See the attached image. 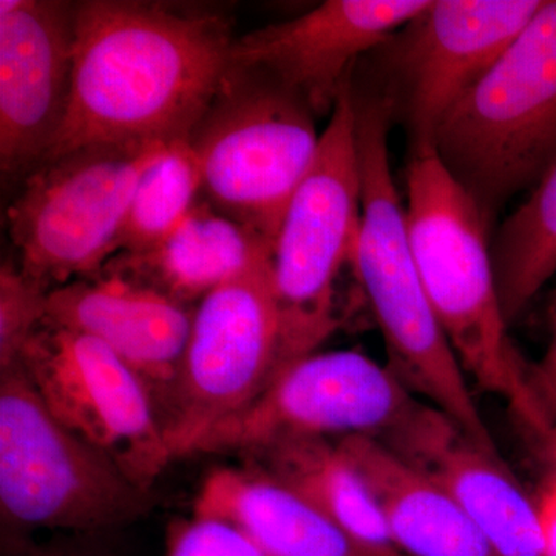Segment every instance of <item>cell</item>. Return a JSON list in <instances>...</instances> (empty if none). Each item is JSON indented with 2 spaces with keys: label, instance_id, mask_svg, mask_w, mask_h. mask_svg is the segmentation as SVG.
<instances>
[{
  "label": "cell",
  "instance_id": "cell-1",
  "mask_svg": "<svg viewBox=\"0 0 556 556\" xmlns=\"http://www.w3.org/2000/svg\"><path fill=\"white\" fill-rule=\"evenodd\" d=\"M233 40L230 21L215 11L78 2L72 108L43 161L94 142L186 141L229 67Z\"/></svg>",
  "mask_w": 556,
  "mask_h": 556
},
{
  "label": "cell",
  "instance_id": "cell-2",
  "mask_svg": "<svg viewBox=\"0 0 556 556\" xmlns=\"http://www.w3.org/2000/svg\"><path fill=\"white\" fill-rule=\"evenodd\" d=\"M350 93L362 182L361 232L351 266L382 332L388 367L471 441L497 450L416 266L405 206L391 175L390 109L361 79H351Z\"/></svg>",
  "mask_w": 556,
  "mask_h": 556
},
{
  "label": "cell",
  "instance_id": "cell-3",
  "mask_svg": "<svg viewBox=\"0 0 556 556\" xmlns=\"http://www.w3.org/2000/svg\"><path fill=\"white\" fill-rule=\"evenodd\" d=\"M405 215L424 288L460 368L540 437L547 426L530 391V364L508 336L492 226L431 149L409 153Z\"/></svg>",
  "mask_w": 556,
  "mask_h": 556
},
{
  "label": "cell",
  "instance_id": "cell-4",
  "mask_svg": "<svg viewBox=\"0 0 556 556\" xmlns=\"http://www.w3.org/2000/svg\"><path fill=\"white\" fill-rule=\"evenodd\" d=\"M431 150L489 225L556 161V0L543 7L434 134Z\"/></svg>",
  "mask_w": 556,
  "mask_h": 556
},
{
  "label": "cell",
  "instance_id": "cell-5",
  "mask_svg": "<svg viewBox=\"0 0 556 556\" xmlns=\"http://www.w3.org/2000/svg\"><path fill=\"white\" fill-rule=\"evenodd\" d=\"M316 118L268 70L230 61L186 139L199 163L201 199L274 248L289 201L316 160Z\"/></svg>",
  "mask_w": 556,
  "mask_h": 556
},
{
  "label": "cell",
  "instance_id": "cell-6",
  "mask_svg": "<svg viewBox=\"0 0 556 556\" xmlns=\"http://www.w3.org/2000/svg\"><path fill=\"white\" fill-rule=\"evenodd\" d=\"M150 492L62 426L20 364L0 369V510L11 544L31 530L94 535L141 518Z\"/></svg>",
  "mask_w": 556,
  "mask_h": 556
},
{
  "label": "cell",
  "instance_id": "cell-7",
  "mask_svg": "<svg viewBox=\"0 0 556 556\" xmlns=\"http://www.w3.org/2000/svg\"><path fill=\"white\" fill-rule=\"evenodd\" d=\"M169 146L94 142L43 161L7 211L20 268L50 292L100 274L119 254L139 179Z\"/></svg>",
  "mask_w": 556,
  "mask_h": 556
},
{
  "label": "cell",
  "instance_id": "cell-8",
  "mask_svg": "<svg viewBox=\"0 0 556 556\" xmlns=\"http://www.w3.org/2000/svg\"><path fill=\"white\" fill-rule=\"evenodd\" d=\"M350 86L320 134L316 160L289 201L274 243L270 283L280 320L278 371L316 353L339 325L336 285L343 266L353 263L362 223Z\"/></svg>",
  "mask_w": 556,
  "mask_h": 556
},
{
  "label": "cell",
  "instance_id": "cell-9",
  "mask_svg": "<svg viewBox=\"0 0 556 556\" xmlns=\"http://www.w3.org/2000/svg\"><path fill=\"white\" fill-rule=\"evenodd\" d=\"M427 405L367 354L316 351L280 369L251 404L212 427L192 455L249 457L281 442L351 437L390 447Z\"/></svg>",
  "mask_w": 556,
  "mask_h": 556
},
{
  "label": "cell",
  "instance_id": "cell-10",
  "mask_svg": "<svg viewBox=\"0 0 556 556\" xmlns=\"http://www.w3.org/2000/svg\"><path fill=\"white\" fill-rule=\"evenodd\" d=\"M544 0H430L367 54L371 75L362 78L404 127L409 153L431 149L434 134L457 102L473 89L518 38Z\"/></svg>",
  "mask_w": 556,
  "mask_h": 556
},
{
  "label": "cell",
  "instance_id": "cell-11",
  "mask_svg": "<svg viewBox=\"0 0 556 556\" xmlns=\"http://www.w3.org/2000/svg\"><path fill=\"white\" fill-rule=\"evenodd\" d=\"M280 368L270 260L201 300L169 401L160 415L172 460L265 391Z\"/></svg>",
  "mask_w": 556,
  "mask_h": 556
},
{
  "label": "cell",
  "instance_id": "cell-12",
  "mask_svg": "<svg viewBox=\"0 0 556 556\" xmlns=\"http://www.w3.org/2000/svg\"><path fill=\"white\" fill-rule=\"evenodd\" d=\"M20 365L51 415L150 492L172 457L149 388L100 340L43 321Z\"/></svg>",
  "mask_w": 556,
  "mask_h": 556
},
{
  "label": "cell",
  "instance_id": "cell-13",
  "mask_svg": "<svg viewBox=\"0 0 556 556\" xmlns=\"http://www.w3.org/2000/svg\"><path fill=\"white\" fill-rule=\"evenodd\" d=\"M76 5L0 2V169L22 181L50 155L68 119Z\"/></svg>",
  "mask_w": 556,
  "mask_h": 556
},
{
  "label": "cell",
  "instance_id": "cell-14",
  "mask_svg": "<svg viewBox=\"0 0 556 556\" xmlns=\"http://www.w3.org/2000/svg\"><path fill=\"white\" fill-rule=\"evenodd\" d=\"M430 0H327L233 40L230 61L268 70L317 118L331 116L357 65Z\"/></svg>",
  "mask_w": 556,
  "mask_h": 556
},
{
  "label": "cell",
  "instance_id": "cell-15",
  "mask_svg": "<svg viewBox=\"0 0 556 556\" xmlns=\"http://www.w3.org/2000/svg\"><path fill=\"white\" fill-rule=\"evenodd\" d=\"M195 308L101 270L53 289L46 324L100 340L149 388L159 417L177 380Z\"/></svg>",
  "mask_w": 556,
  "mask_h": 556
},
{
  "label": "cell",
  "instance_id": "cell-16",
  "mask_svg": "<svg viewBox=\"0 0 556 556\" xmlns=\"http://www.w3.org/2000/svg\"><path fill=\"white\" fill-rule=\"evenodd\" d=\"M455 497L497 556H546L535 496L497 450L471 441L433 408L396 452Z\"/></svg>",
  "mask_w": 556,
  "mask_h": 556
},
{
  "label": "cell",
  "instance_id": "cell-17",
  "mask_svg": "<svg viewBox=\"0 0 556 556\" xmlns=\"http://www.w3.org/2000/svg\"><path fill=\"white\" fill-rule=\"evenodd\" d=\"M192 514L228 519L270 556H405L362 546L308 497L252 464L214 468Z\"/></svg>",
  "mask_w": 556,
  "mask_h": 556
},
{
  "label": "cell",
  "instance_id": "cell-18",
  "mask_svg": "<svg viewBox=\"0 0 556 556\" xmlns=\"http://www.w3.org/2000/svg\"><path fill=\"white\" fill-rule=\"evenodd\" d=\"M270 257L268 241L201 199L166 240L148 251L119 252L102 270L197 308L215 289Z\"/></svg>",
  "mask_w": 556,
  "mask_h": 556
},
{
  "label": "cell",
  "instance_id": "cell-19",
  "mask_svg": "<svg viewBox=\"0 0 556 556\" xmlns=\"http://www.w3.org/2000/svg\"><path fill=\"white\" fill-rule=\"evenodd\" d=\"M338 442L371 489L402 555L497 556L455 497L426 471L375 439Z\"/></svg>",
  "mask_w": 556,
  "mask_h": 556
},
{
  "label": "cell",
  "instance_id": "cell-20",
  "mask_svg": "<svg viewBox=\"0 0 556 556\" xmlns=\"http://www.w3.org/2000/svg\"><path fill=\"white\" fill-rule=\"evenodd\" d=\"M244 459L308 497L362 546L399 552L378 501L338 439L281 442Z\"/></svg>",
  "mask_w": 556,
  "mask_h": 556
},
{
  "label": "cell",
  "instance_id": "cell-21",
  "mask_svg": "<svg viewBox=\"0 0 556 556\" xmlns=\"http://www.w3.org/2000/svg\"><path fill=\"white\" fill-rule=\"evenodd\" d=\"M497 292L508 325L556 273V161L492 240Z\"/></svg>",
  "mask_w": 556,
  "mask_h": 556
},
{
  "label": "cell",
  "instance_id": "cell-22",
  "mask_svg": "<svg viewBox=\"0 0 556 556\" xmlns=\"http://www.w3.org/2000/svg\"><path fill=\"white\" fill-rule=\"evenodd\" d=\"M201 200V174L188 141L170 144L139 179L119 252H142L167 239Z\"/></svg>",
  "mask_w": 556,
  "mask_h": 556
},
{
  "label": "cell",
  "instance_id": "cell-23",
  "mask_svg": "<svg viewBox=\"0 0 556 556\" xmlns=\"http://www.w3.org/2000/svg\"><path fill=\"white\" fill-rule=\"evenodd\" d=\"M50 291L13 262L0 268V369L17 365L43 324Z\"/></svg>",
  "mask_w": 556,
  "mask_h": 556
},
{
  "label": "cell",
  "instance_id": "cell-24",
  "mask_svg": "<svg viewBox=\"0 0 556 556\" xmlns=\"http://www.w3.org/2000/svg\"><path fill=\"white\" fill-rule=\"evenodd\" d=\"M166 556H270L228 519L192 514L167 527Z\"/></svg>",
  "mask_w": 556,
  "mask_h": 556
},
{
  "label": "cell",
  "instance_id": "cell-25",
  "mask_svg": "<svg viewBox=\"0 0 556 556\" xmlns=\"http://www.w3.org/2000/svg\"><path fill=\"white\" fill-rule=\"evenodd\" d=\"M548 320L554 338L544 357L529 367L530 391L547 427L556 419V316Z\"/></svg>",
  "mask_w": 556,
  "mask_h": 556
},
{
  "label": "cell",
  "instance_id": "cell-26",
  "mask_svg": "<svg viewBox=\"0 0 556 556\" xmlns=\"http://www.w3.org/2000/svg\"><path fill=\"white\" fill-rule=\"evenodd\" d=\"M533 496L543 527L546 556H556V479H543Z\"/></svg>",
  "mask_w": 556,
  "mask_h": 556
},
{
  "label": "cell",
  "instance_id": "cell-27",
  "mask_svg": "<svg viewBox=\"0 0 556 556\" xmlns=\"http://www.w3.org/2000/svg\"><path fill=\"white\" fill-rule=\"evenodd\" d=\"M538 463L543 468V479H556V419L540 437L533 438Z\"/></svg>",
  "mask_w": 556,
  "mask_h": 556
},
{
  "label": "cell",
  "instance_id": "cell-28",
  "mask_svg": "<svg viewBox=\"0 0 556 556\" xmlns=\"http://www.w3.org/2000/svg\"><path fill=\"white\" fill-rule=\"evenodd\" d=\"M9 556H73L76 547L65 544H22L20 547L10 548Z\"/></svg>",
  "mask_w": 556,
  "mask_h": 556
},
{
  "label": "cell",
  "instance_id": "cell-29",
  "mask_svg": "<svg viewBox=\"0 0 556 556\" xmlns=\"http://www.w3.org/2000/svg\"><path fill=\"white\" fill-rule=\"evenodd\" d=\"M73 556H113L105 554V552L93 551V548L76 547L75 555Z\"/></svg>",
  "mask_w": 556,
  "mask_h": 556
},
{
  "label": "cell",
  "instance_id": "cell-30",
  "mask_svg": "<svg viewBox=\"0 0 556 556\" xmlns=\"http://www.w3.org/2000/svg\"><path fill=\"white\" fill-rule=\"evenodd\" d=\"M556 316V291L548 305V318Z\"/></svg>",
  "mask_w": 556,
  "mask_h": 556
}]
</instances>
